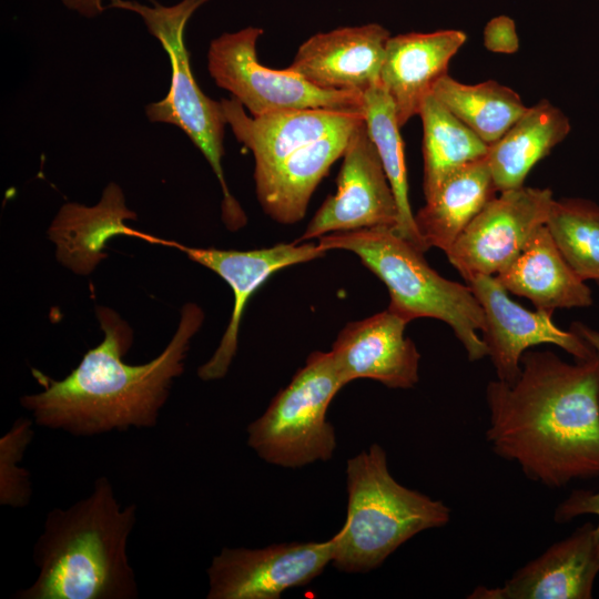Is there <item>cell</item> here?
<instances>
[{
	"mask_svg": "<svg viewBox=\"0 0 599 599\" xmlns=\"http://www.w3.org/2000/svg\"><path fill=\"white\" fill-rule=\"evenodd\" d=\"M520 366L515 382L486 387L494 453L550 488L599 476V355L570 364L526 351Z\"/></svg>",
	"mask_w": 599,
	"mask_h": 599,
	"instance_id": "1",
	"label": "cell"
},
{
	"mask_svg": "<svg viewBox=\"0 0 599 599\" xmlns=\"http://www.w3.org/2000/svg\"><path fill=\"white\" fill-rule=\"evenodd\" d=\"M95 315L103 339L62 379L33 368L42 390L23 395L21 406L35 425L77 437L155 427L174 379L184 372L190 342L204 319L202 308L186 303L165 348L139 365L123 361L133 344L130 325L106 306H98Z\"/></svg>",
	"mask_w": 599,
	"mask_h": 599,
	"instance_id": "2",
	"label": "cell"
},
{
	"mask_svg": "<svg viewBox=\"0 0 599 599\" xmlns=\"http://www.w3.org/2000/svg\"><path fill=\"white\" fill-rule=\"evenodd\" d=\"M136 506L122 507L105 476L68 508H53L33 547L35 580L17 599H134L139 586L128 556Z\"/></svg>",
	"mask_w": 599,
	"mask_h": 599,
	"instance_id": "3",
	"label": "cell"
},
{
	"mask_svg": "<svg viewBox=\"0 0 599 599\" xmlns=\"http://www.w3.org/2000/svg\"><path fill=\"white\" fill-rule=\"evenodd\" d=\"M346 476L347 516L332 538V562L341 571L373 570L415 535L450 519L443 501L396 481L378 444L348 459Z\"/></svg>",
	"mask_w": 599,
	"mask_h": 599,
	"instance_id": "4",
	"label": "cell"
},
{
	"mask_svg": "<svg viewBox=\"0 0 599 599\" xmlns=\"http://www.w3.org/2000/svg\"><path fill=\"white\" fill-rule=\"evenodd\" d=\"M329 250L356 254L387 287L388 308L408 322L430 317L445 322L463 344L471 362L487 356L478 335L485 327L483 308L467 284L449 281L429 266L409 241L394 227H372L336 232L318 238Z\"/></svg>",
	"mask_w": 599,
	"mask_h": 599,
	"instance_id": "5",
	"label": "cell"
},
{
	"mask_svg": "<svg viewBox=\"0 0 599 599\" xmlns=\"http://www.w3.org/2000/svg\"><path fill=\"white\" fill-rule=\"evenodd\" d=\"M151 1V7L132 0H110L108 6L138 13L169 55L172 70L169 92L161 101L148 104L145 114L151 122L181 129L203 153L222 189L223 222L229 230L236 231L246 224V215L232 196L222 169L226 124L223 108L221 101L206 97L196 83L184 40L187 21L210 0H182L173 6Z\"/></svg>",
	"mask_w": 599,
	"mask_h": 599,
	"instance_id": "6",
	"label": "cell"
},
{
	"mask_svg": "<svg viewBox=\"0 0 599 599\" xmlns=\"http://www.w3.org/2000/svg\"><path fill=\"white\" fill-rule=\"evenodd\" d=\"M343 387L332 353H312L264 414L248 425L247 445L266 463L285 468L329 460L336 435L326 413Z\"/></svg>",
	"mask_w": 599,
	"mask_h": 599,
	"instance_id": "7",
	"label": "cell"
},
{
	"mask_svg": "<svg viewBox=\"0 0 599 599\" xmlns=\"http://www.w3.org/2000/svg\"><path fill=\"white\" fill-rule=\"evenodd\" d=\"M263 33L256 27L225 32L212 40L207 52V70L216 85L231 92L252 116L304 109L363 113L361 92L319 89L287 68L261 64L256 43Z\"/></svg>",
	"mask_w": 599,
	"mask_h": 599,
	"instance_id": "8",
	"label": "cell"
},
{
	"mask_svg": "<svg viewBox=\"0 0 599 599\" xmlns=\"http://www.w3.org/2000/svg\"><path fill=\"white\" fill-rule=\"evenodd\" d=\"M554 201L549 189L520 186L491 199L446 252L465 281L497 275L546 225Z\"/></svg>",
	"mask_w": 599,
	"mask_h": 599,
	"instance_id": "9",
	"label": "cell"
},
{
	"mask_svg": "<svg viewBox=\"0 0 599 599\" xmlns=\"http://www.w3.org/2000/svg\"><path fill=\"white\" fill-rule=\"evenodd\" d=\"M342 156L335 194L323 202L295 242L336 232L397 225L394 192L364 120L355 126Z\"/></svg>",
	"mask_w": 599,
	"mask_h": 599,
	"instance_id": "10",
	"label": "cell"
},
{
	"mask_svg": "<svg viewBox=\"0 0 599 599\" xmlns=\"http://www.w3.org/2000/svg\"><path fill=\"white\" fill-rule=\"evenodd\" d=\"M333 539L261 549L224 548L207 569V599H278L304 587L332 562Z\"/></svg>",
	"mask_w": 599,
	"mask_h": 599,
	"instance_id": "11",
	"label": "cell"
},
{
	"mask_svg": "<svg viewBox=\"0 0 599 599\" xmlns=\"http://www.w3.org/2000/svg\"><path fill=\"white\" fill-rule=\"evenodd\" d=\"M466 284L484 312L481 338L497 379L515 382L521 372L522 354L540 344L559 346L575 359L583 361L596 355L595 349L578 334L559 328L552 322L551 311H529L510 300L508 291L495 275H476Z\"/></svg>",
	"mask_w": 599,
	"mask_h": 599,
	"instance_id": "12",
	"label": "cell"
},
{
	"mask_svg": "<svg viewBox=\"0 0 599 599\" xmlns=\"http://www.w3.org/2000/svg\"><path fill=\"white\" fill-rule=\"evenodd\" d=\"M173 247L221 276L234 295L231 318L220 345L212 357L197 369L202 380H215L226 375L237 351L242 315L256 290L277 271L322 257L327 252L318 243L297 242L250 251L192 247L176 242Z\"/></svg>",
	"mask_w": 599,
	"mask_h": 599,
	"instance_id": "13",
	"label": "cell"
},
{
	"mask_svg": "<svg viewBox=\"0 0 599 599\" xmlns=\"http://www.w3.org/2000/svg\"><path fill=\"white\" fill-rule=\"evenodd\" d=\"M409 322L386 308L347 324L332 347L344 386L358 378L377 380L389 388H412L418 382L420 354L405 335Z\"/></svg>",
	"mask_w": 599,
	"mask_h": 599,
	"instance_id": "14",
	"label": "cell"
},
{
	"mask_svg": "<svg viewBox=\"0 0 599 599\" xmlns=\"http://www.w3.org/2000/svg\"><path fill=\"white\" fill-rule=\"evenodd\" d=\"M389 38L378 23L319 32L300 45L287 69L319 89L364 93L380 83Z\"/></svg>",
	"mask_w": 599,
	"mask_h": 599,
	"instance_id": "15",
	"label": "cell"
},
{
	"mask_svg": "<svg viewBox=\"0 0 599 599\" xmlns=\"http://www.w3.org/2000/svg\"><path fill=\"white\" fill-rule=\"evenodd\" d=\"M599 572L595 525L586 522L519 568L504 585L478 586L470 599H589Z\"/></svg>",
	"mask_w": 599,
	"mask_h": 599,
	"instance_id": "16",
	"label": "cell"
},
{
	"mask_svg": "<svg viewBox=\"0 0 599 599\" xmlns=\"http://www.w3.org/2000/svg\"><path fill=\"white\" fill-rule=\"evenodd\" d=\"M135 219L136 213L125 205L122 189L111 182L94 206L74 202L63 204L48 229V237L55 245L58 262L78 275L92 273L106 257L104 248L108 242L119 235L173 245L172 241L161 240L125 224V221Z\"/></svg>",
	"mask_w": 599,
	"mask_h": 599,
	"instance_id": "17",
	"label": "cell"
},
{
	"mask_svg": "<svg viewBox=\"0 0 599 599\" xmlns=\"http://www.w3.org/2000/svg\"><path fill=\"white\" fill-rule=\"evenodd\" d=\"M466 39L459 30L409 32L388 39L380 85L394 103L400 128L419 115L426 98L447 74L449 61Z\"/></svg>",
	"mask_w": 599,
	"mask_h": 599,
	"instance_id": "18",
	"label": "cell"
},
{
	"mask_svg": "<svg viewBox=\"0 0 599 599\" xmlns=\"http://www.w3.org/2000/svg\"><path fill=\"white\" fill-rule=\"evenodd\" d=\"M226 124L254 155V176L274 167L297 149L364 119L362 112L304 109L252 116L234 98L222 99Z\"/></svg>",
	"mask_w": 599,
	"mask_h": 599,
	"instance_id": "19",
	"label": "cell"
},
{
	"mask_svg": "<svg viewBox=\"0 0 599 599\" xmlns=\"http://www.w3.org/2000/svg\"><path fill=\"white\" fill-rule=\"evenodd\" d=\"M363 120L303 145L271 170L255 175L256 195L264 212L282 224L301 221L314 190L343 155L352 132Z\"/></svg>",
	"mask_w": 599,
	"mask_h": 599,
	"instance_id": "20",
	"label": "cell"
},
{
	"mask_svg": "<svg viewBox=\"0 0 599 599\" xmlns=\"http://www.w3.org/2000/svg\"><path fill=\"white\" fill-rule=\"evenodd\" d=\"M496 277L508 292L528 298L540 309L554 312L592 304L590 288L566 262L546 225Z\"/></svg>",
	"mask_w": 599,
	"mask_h": 599,
	"instance_id": "21",
	"label": "cell"
},
{
	"mask_svg": "<svg viewBox=\"0 0 599 599\" xmlns=\"http://www.w3.org/2000/svg\"><path fill=\"white\" fill-rule=\"evenodd\" d=\"M496 192L486 158L450 174L414 214L425 251L446 253Z\"/></svg>",
	"mask_w": 599,
	"mask_h": 599,
	"instance_id": "22",
	"label": "cell"
},
{
	"mask_svg": "<svg viewBox=\"0 0 599 599\" xmlns=\"http://www.w3.org/2000/svg\"><path fill=\"white\" fill-rule=\"evenodd\" d=\"M570 123L561 110L541 100L496 142L488 146L486 161L497 192L524 186L530 170L569 133Z\"/></svg>",
	"mask_w": 599,
	"mask_h": 599,
	"instance_id": "23",
	"label": "cell"
},
{
	"mask_svg": "<svg viewBox=\"0 0 599 599\" xmlns=\"http://www.w3.org/2000/svg\"><path fill=\"white\" fill-rule=\"evenodd\" d=\"M425 199L454 172L485 159L488 144L458 120L433 93L420 109Z\"/></svg>",
	"mask_w": 599,
	"mask_h": 599,
	"instance_id": "24",
	"label": "cell"
},
{
	"mask_svg": "<svg viewBox=\"0 0 599 599\" xmlns=\"http://www.w3.org/2000/svg\"><path fill=\"white\" fill-rule=\"evenodd\" d=\"M432 93L488 145L528 109L517 92L496 81L465 84L446 74Z\"/></svg>",
	"mask_w": 599,
	"mask_h": 599,
	"instance_id": "25",
	"label": "cell"
},
{
	"mask_svg": "<svg viewBox=\"0 0 599 599\" xmlns=\"http://www.w3.org/2000/svg\"><path fill=\"white\" fill-rule=\"evenodd\" d=\"M363 114L368 134L376 146L396 200L398 221L394 230L419 251L426 252L409 203L400 126L394 103L380 83L363 93Z\"/></svg>",
	"mask_w": 599,
	"mask_h": 599,
	"instance_id": "26",
	"label": "cell"
},
{
	"mask_svg": "<svg viewBox=\"0 0 599 599\" xmlns=\"http://www.w3.org/2000/svg\"><path fill=\"white\" fill-rule=\"evenodd\" d=\"M546 227L573 272L599 283V206L581 199H554Z\"/></svg>",
	"mask_w": 599,
	"mask_h": 599,
	"instance_id": "27",
	"label": "cell"
},
{
	"mask_svg": "<svg viewBox=\"0 0 599 599\" xmlns=\"http://www.w3.org/2000/svg\"><path fill=\"white\" fill-rule=\"evenodd\" d=\"M34 420L19 417L0 438V504L11 508H24L32 498L30 473L18 464L34 436Z\"/></svg>",
	"mask_w": 599,
	"mask_h": 599,
	"instance_id": "28",
	"label": "cell"
},
{
	"mask_svg": "<svg viewBox=\"0 0 599 599\" xmlns=\"http://www.w3.org/2000/svg\"><path fill=\"white\" fill-rule=\"evenodd\" d=\"M582 515H596L599 519V491L573 490L557 506L554 518L556 522L564 524ZM595 538L599 547V520L595 526Z\"/></svg>",
	"mask_w": 599,
	"mask_h": 599,
	"instance_id": "29",
	"label": "cell"
},
{
	"mask_svg": "<svg viewBox=\"0 0 599 599\" xmlns=\"http://www.w3.org/2000/svg\"><path fill=\"white\" fill-rule=\"evenodd\" d=\"M484 45L491 52L515 53L519 39L514 20L507 16L491 19L484 30Z\"/></svg>",
	"mask_w": 599,
	"mask_h": 599,
	"instance_id": "30",
	"label": "cell"
},
{
	"mask_svg": "<svg viewBox=\"0 0 599 599\" xmlns=\"http://www.w3.org/2000/svg\"><path fill=\"white\" fill-rule=\"evenodd\" d=\"M63 4L84 17H94L102 13L106 7L102 6V0H62Z\"/></svg>",
	"mask_w": 599,
	"mask_h": 599,
	"instance_id": "31",
	"label": "cell"
},
{
	"mask_svg": "<svg viewBox=\"0 0 599 599\" xmlns=\"http://www.w3.org/2000/svg\"><path fill=\"white\" fill-rule=\"evenodd\" d=\"M570 331L575 332L582 339H585L599 355V332L598 331L590 328L589 326L580 322L572 323Z\"/></svg>",
	"mask_w": 599,
	"mask_h": 599,
	"instance_id": "32",
	"label": "cell"
}]
</instances>
